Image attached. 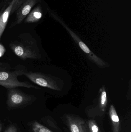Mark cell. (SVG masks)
<instances>
[{
  "instance_id": "1",
  "label": "cell",
  "mask_w": 131,
  "mask_h": 132,
  "mask_svg": "<svg viewBox=\"0 0 131 132\" xmlns=\"http://www.w3.org/2000/svg\"><path fill=\"white\" fill-rule=\"evenodd\" d=\"M9 46L14 53L23 60L41 58L37 41L29 33L20 34L16 40L9 44Z\"/></svg>"
},
{
  "instance_id": "2",
  "label": "cell",
  "mask_w": 131,
  "mask_h": 132,
  "mask_svg": "<svg viewBox=\"0 0 131 132\" xmlns=\"http://www.w3.org/2000/svg\"><path fill=\"white\" fill-rule=\"evenodd\" d=\"M27 71L22 67H17L12 70L11 67L6 63H0V85L7 89L15 88L17 87H24L27 88H39L36 85L28 82L21 81L17 77L24 75Z\"/></svg>"
},
{
  "instance_id": "3",
  "label": "cell",
  "mask_w": 131,
  "mask_h": 132,
  "mask_svg": "<svg viewBox=\"0 0 131 132\" xmlns=\"http://www.w3.org/2000/svg\"><path fill=\"white\" fill-rule=\"evenodd\" d=\"M35 97L14 88L8 89L7 104L10 108H16L31 104Z\"/></svg>"
},
{
  "instance_id": "4",
  "label": "cell",
  "mask_w": 131,
  "mask_h": 132,
  "mask_svg": "<svg viewBox=\"0 0 131 132\" xmlns=\"http://www.w3.org/2000/svg\"><path fill=\"white\" fill-rule=\"evenodd\" d=\"M26 0H13L8 5H2L0 11V39L7 24L11 15L15 12L22 4Z\"/></svg>"
},
{
  "instance_id": "5",
  "label": "cell",
  "mask_w": 131,
  "mask_h": 132,
  "mask_svg": "<svg viewBox=\"0 0 131 132\" xmlns=\"http://www.w3.org/2000/svg\"><path fill=\"white\" fill-rule=\"evenodd\" d=\"M49 13L59 23H61L62 25L63 26H64L65 28L70 33L72 37L74 39V40L78 43L80 48L86 54L88 55V56H89L91 59L92 60H93L98 65L102 66V67L104 65L105 63L104 62L102 61L98 57H97L94 53H92L91 51L89 49V48L86 46V45L80 39V38L77 36V35H75L67 26H66L64 22H63V21L61 19H60V18L58 15H57L51 11H49Z\"/></svg>"
},
{
  "instance_id": "6",
  "label": "cell",
  "mask_w": 131,
  "mask_h": 132,
  "mask_svg": "<svg viewBox=\"0 0 131 132\" xmlns=\"http://www.w3.org/2000/svg\"><path fill=\"white\" fill-rule=\"evenodd\" d=\"M41 2V0H26L15 12V21L11 24L10 28H12L22 23L32 10V8L37 3Z\"/></svg>"
},
{
  "instance_id": "7",
  "label": "cell",
  "mask_w": 131,
  "mask_h": 132,
  "mask_svg": "<svg viewBox=\"0 0 131 132\" xmlns=\"http://www.w3.org/2000/svg\"><path fill=\"white\" fill-rule=\"evenodd\" d=\"M24 75L35 84L44 87L55 89L54 83L49 77L38 72L26 71Z\"/></svg>"
},
{
  "instance_id": "8",
  "label": "cell",
  "mask_w": 131,
  "mask_h": 132,
  "mask_svg": "<svg viewBox=\"0 0 131 132\" xmlns=\"http://www.w3.org/2000/svg\"><path fill=\"white\" fill-rule=\"evenodd\" d=\"M67 126L71 132H88L87 122L77 116L67 115L65 116Z\"/></svg>"
},
{
  "instance_id": "9",
  "label": "cell",
  "mask_w": 131,
  "mask_h": 132,
  "mask_svg": "<svg viewBox=\"0 0 131 132\" xmlns=\"http://www.w3.org/2000/svg\"><path fill=\"white\" fill-rule=\"evenodd\" d=\"M43 15L42 8L41 5H38L31 10L25 18V23H34L39 21Z\"/></svg>"
},
{
  "instance_id": "10",
  "label": "cell",
  "mask_w": 131,
  "mask_h": 132,
  "mask_svg": "<svg viewBox=\"0 0 131 132\" xmlns=\"http://www.w3.org/2000/svg\"><path fill=\"white\" fill-rule=\"evenodd\" d=\"M109 115L112 125L113 132H120V119L114 106L112 105L109 111Z\"/></svg>"
},
{
  "instance_id": "11",
  "label": "cell",
  "mask_w": 131,
  "mask_h": 132,
  "mask_svg": "<svg viewBox=\"0 0 131 132\" xmlns=\"http://www.w3.org/2000/svg\"><path fill=\"white\" fill-rule=\"evenodd\" d=\"M32 128L34 132H53L47 127L36 121L32 123Z\"/></svg>"
},
{
  "instance_id": "12",
  "label": "cell",
  "mask_w": 131,
  "mask_h": 132,
  "mask_svg": "<svg viewBox=\"0 0 131 132\" xmlns=\"http://www.w3.org/2000/svg\"><path fill=\"white\" fill-rule=\"evenodd\" d=\"M88 132H100L97 124L93 119H90L87 122Z\"/></svg>"
},
{
  "instance_id": "13",
  "label": "cell",
  "mask_w": 131,
  "mask_h": 132,
  "mask_svg": "<svg viewBox=\"0 0 131 132\" xmlns=\"http://www.w3.org/2000/svg\"><path fill=\"white\" fill-rule=\"evenodd\" d=\"M107 104V94L105 90H104L101 94L100 100V108L103 112L105 111Z\"/></svg>"
},
{
  "instance_id": "14",
  "label": "cell",
  "mask_w": 131,
  "mask_h": 132,
  "mask_svg": "<svg viewBox=\"0 0 131 132\" xmlns=\"http://www.w3.org/2000/svg\"><path fill=\"white\" fill-rule=\"evenodd\" d=\"M4 132H17V129L14 126L11 125L9 126Z\"/></svg>"
},
{
  "instance_id": "15",
  "label": "cell",
  "mask_w": 131,
  "mask_h": 132,
  "mask_svg": "<svg viewBox=\"0 0 131 132\" xmlns=\"http://www.w3.org/2000/svg\"><path fill=\"white\" fill-rule=\"evenodd\" d=\"M13 0H5L4 2L3 5H7V4L11 2Z\"/></svg>"
},
{
  "instance_id": "16",
  "label": "cell",
  "mask_w": 131,
  "mask_h": 132,
  "mask_svg": "<svg viewBox=\"0 0 131 132\" xmlns=\"http://www.w3.org/2000/svg\"><path fill=\"white\" fill-rule=\"evenodd\" d=\"M2 128V125L0 123V132H1V131Z\"/></svg>"
}]
</instances>
